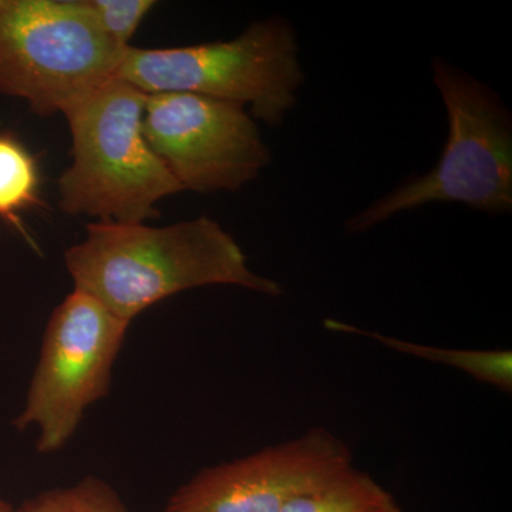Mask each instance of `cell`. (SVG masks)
<instances>
[{
	"label": "cell",
	"instance_id": "obj_5",
	"mask_svg": "<svg viewBox=\"0 0 512 512\" xmlns=\"http://www.w3.org/2000/svg\"><path fill=\"white\" fill-rule=\"evenodd\" d=\"M126 50L87 0H0V93L39 116L63 114L114 79Z\"/></svg>",
	"mask_w": 512,
	"mask_h": 512
},
{
	"label": "cell",
	"instance_id": "obj_3",
	"mask_svg": "<svg viewBox=\"0 0 512 512\" xmlns=\"http://www.w3.org/2000/svg\"><path fill=\"white\" fill-rule=\"evenodd\" d=\"M433 80L447 110L448 137L436 167L397 187L345 222L363 234L394 215L434 202L487 214L512 210V116L487 84L437 57Z\"/></svg>",
	"mask_w": 512,
	"mask_h": 512
},
{
	"label": "cell",
	"instance_id": "obj_11",
	"mask_svg": "<svg viewBox=\"0 0 512 512\" xmlns=\"http://www.w3.org/2000/svg\"><path fill=\"white\" fill-rule=\"evenodd\" d=\"M40 201L39 164L35 156L9 134H0V218L23 232L20 212Z\"/></svg>",
	"mask_w": 512,
	"mask_h": 512
},
{
	"label": "cell",
	"instance_id": "obj_4",
	"mask_svg": "<svg viewBox=\"0 0 512 512\" xmlns=\"http://www.w3.org/2000/svg\"><path fill=\"white\" fill-rule=\"evenodd\" d=\"M291 22L272 16L229 40L180 47L130 46L117 79L146 94L194 93L241 104L276 127L296 106L305 82Z\"/></svg>",
	"mask_w": 512,
	"mask_h": 512
},
{
	"label": "cell",
	"instance_id": "obj_13",
	"mask_svg": "<svg viewBox=\"0 0 512 512\" xmlns=\"http://www.w3.org/2000/svg\"><path fill=\"white\" fill-rule=\"evenodd\" d=\"M101 29L123 49L130 47L143 20L154 9V0H87Z\"/></svg>",
	"mask_w": 512,
	"mask_h": 512
},
{
	"label": "cell",
	"instance_id": "obj_12",
	"mask_svg": "<svg viewBox=\"0 0 512 512\" xmlns=\"http://www.w3.org/2000/svg\"><path fill=\"white\" fill-rule=\"evenodd\" d=\"M16 512H130L110 484L86 477L69 487L52 488L23 501Z\"/></svg>",
	"mask_w": 512,
	"mask_h": 512
},
{
	"label": "cell",
	"instance_id": "obj_14",
	"mask_svg": "<svg viewBox=\"0 0 512 512\" xmlns=\"http://www.w3.org/2000/svg\"><path fill=\"white\" fill-rule=\"evenodd\" d=\"M0 512H16V507H13L5 498L0 497Z\"/></svg>",
	"mask_w": 512,
	"mask_h": 512
},
{
	"label": "cell",
	"instance_id": "obj_2",
	"mask_svg": "<svg viewBox=\"0 0 512 512\" xmlns=\"http://www.w3.org/2000/svg\"><path fill=\"white\" fill-rule=\"evenodd\" d=\"M147 94L109 80L64 111L72 163L57 181L59 207L97 222L146 224L180 185L144 134Z\"/></svg>",
	"mask_w": 512,
	"mask_h": 512
},
{
	"label": "cell",
	"instance_id": "obj_10",
	"mask_svg": "<svg viewBox=\"0 0 512 512\" xmlns=\"http://www.w3.org/2000/svg\"><path fill=\"white\" fill-rule=\"evenodd\" d=\"M325 328L333 332L353 333V335L366 336L387 348L404 353V355L421 357L430 362L456 367L467 373L481 383L491 384L503 392L512 390V352L511 350H463L443 349L434 346L420 345V343L407 342V340L390 338L380 333L369 332L340 322L336 319H326Z\"/></svg>",
	"mask_w": 512,
	"mask_h": 512
},
{
	"label": "cell",
	"instance_id": "obj_8",
	"mask_svg": "<svg viewBox=\"0 0 512 512\" xmlns=\"http://www.w3.org/2000/svg\"><path fill=\"white\" fill-rule=\"evenodd\" d=\"M350 464L348 446L316 427L298 439L205 468L161 512H281L296 494Z\"/></svg>",
	"mask_w": 512,
	"mask_h": 512
},
{
	"label": "cell",
	"instance_id": "obj_1",
	"mask_svg": "<svg viewBox=\"0 0 512 512\" xmlns=\"http://www.w3.org/2000/svg\"><path fill=\"white\" fill-rule=\"evenodd\" d=\"M73 288L131 323L158 302L204 286H239L279 296L282 286L255 274L235 238L208 217L165 227L97 222L64 252Z\"/></svg>",
	"mask_w": 512,
	"mask_h": 512
},
{
	"label": "cell",
	"instance_id": "obj_6",
	"mask_svg": "<svg viewBox=\"0 0 512 512\" xmlns=\"http://www.w3.org/2000/svg\"><path fill=\"white\" fill-rule=\"evenodd\" d=\"M103 303L74 289L47 322L25 404L13 427L36 429V450L59 453L87 410L109 394L111 373L128 328Z\"/></svg>",
	"mask_w": 512,
	"mask_h": 512
},
{
	"label": "cell",
	"instance_id": "obj_9",
	"mask_svg": "<svg viewBox=\"0 0 512 512\" xmlns=\"http://www.w3.org/2000/svg\"><path fill=\"white\" fill-rule=\"evenodd\" d=\"M281 512H402V508L375 478L350 464L296 494Z\"/></svg>",
	"mask_w": 512,
	"mask_h": 512
},
{
	"label": "cell",
	"instance_id": "obj_7",
	"mask_svg": "<svg viewBox=\"0 0 512 512\" xmlns=\"http://www.w3.org/2000/svg\"><path fill=\"white\" fill-rule=\"evenodd\" d=\"M144 134L183 191L241 190L271 164L244 106L194 93L147 94Z\"/></svg>",
	"mask_w": 512,
	"mask_h": 512
}]
</instances>
